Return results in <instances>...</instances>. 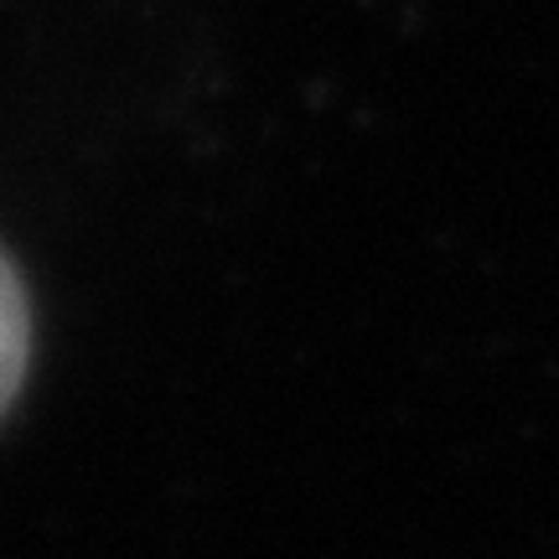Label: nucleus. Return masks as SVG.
Returning <instances> with one entry per match:
<instances>
[{"label":"nucleus","instance_id":"1","mask_svg":"<svg viewBox=\"0 0 559 559\" xmlns=\"http://www.w3.org/2000/svg\"><path fill=\"white\" fill-rule=\"evenodd\" d=\"M32 362V311H26V285L16 264L0 254V419L11 415Z\"/></svg>","mask_w":559,"mask_h":559}]
</instances>
